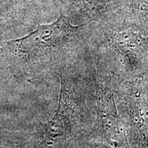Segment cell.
I'll use <instances>...</instances> for the list:
<instances>
[{"mask_svg": "<svg viewBox=\"0 0 148 148\" xmlns=\"http://www.w3.org/2000/svg\"><path fill=\"white\" fill-rule=\"evenodd\" d=\"M111 45L119 56L125 73L131 79L144 76L141 71L148 58V36L136 29L122 30L113 35Z\"/></svg>", "mask_w": 148, "mask_h": 148, "instance_id": "cell-3", "label": "cell"}, {"mask_svg": "<svg viewBox=\"0 0 148 148\" xmlns=\"http://www.w3.org/2000/svg\"><path fill=\"white\" fill-rule=\"evenodd\" d=\"M121 94L129 123L143 148H148V101L144 76L122 84Z\"/></svg>", "mask_w": 148, "mask_h": 148, "instance_id": "cell-4", "label": "cell"}, {"mask_svg": "<svg viewBox=\"0 0 148 148\" xmlns=\"http://www.w3.org/2000/svg\"><path fill=\"white\" fill-rule=\"evenodd\" d=\"M86 25H73L69 16L59 12V17L53 23L38 24L35 30L25 36L1 43L5 53L22 60L44 58L77 41Z\"/></svg>", "mask_w": 148, "mask_h": 148, "instance_id": "cell-1", "label": "cell"}, {"mask_svg": "<svg viewBox=\"0 0 148 148\" xmlns=\"http://www.w3.org/2000/svg\"><path fill=\"white\" fill-rule=\"evenodd\" d=\"M132 6L140 12H148V0H132Z\"/></svg>", "mask_w": 148, "mask_h": 148, "instance_id": "cell-5", "label": "cell"}, {"mask_svg": "<svg viewBox=\"0 0 148 148\" xmlns=\"http://www.w3.org/2000/svg\"><path fill=\"white\" fill-rule=\"evenodd\" d=\"M99 128L106 148H130L124 125L119 116L114 95L108 87L97 85Z\"/></svg>", "mask_w": 148, "mask_h": 148, "instance_id": "cell-2", "label": "cell"}]
</instances>
